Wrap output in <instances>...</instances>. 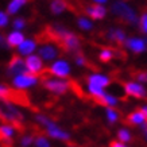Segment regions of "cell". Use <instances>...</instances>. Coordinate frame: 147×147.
<instances>
[{"instance_id":"4dcf8cb0","label":"cell","mask_w":147,"mask_h":147,"mask_svg":"<svg viewBox=\"0 0 147 147\" xmlns=\"http://www.w3.org/2000/svg\"><path fill=\"white\" fill-rule=\"evenodd\" d=\"M7 46V42H5V36L0 32V47H5Z\"/></svg>"},{"instance_id":"484cf974","label":"cell","mask_w":147,"mask_h":147,"mask_svg":"<svg viewBox=\"0 0 147 147\" xmlns=\"http://www.w3.org/2000/svg\"><path fill=\"white\" fill-rule=\"evenodd\" d=\"M32 142H34V136H32V135H24V136H22V139H20V144H22V147L31 146Z\"/></svg>"},{"instance_id":"52a82bcc","label":"cell","mask_w":147,"mask_h":147,"mask_svg":"<svg viewBox=\"0 0 147 147\" xmlns=\"http://www.w3.org/2000/svg\"><path fill=\"white\" fill-rule=\"evenodd\" d=\"M124 92L125 94H128V96H132L135 98H146L147 97V90L144 89V86H142L138 82H132V81H129V82H124Z\"/></svg>"},{"instance_id":"6da1fadb","label":"cell","mask_w":147,"mask_h":147,"mask_svg":"<svg viewBox=\"0 0 147 147\" xmlns=\"http://www.w3.org/2000/svg\"><path fill=\"white\" fill-rule=\"evenodd\" d=\"M0 121L13 127L19 132L24 131V116L13 104L0 98Z\"/></svg>"},{"instance_id":"8992f818","label":"cell","mask_w":147,"mask_h":147,"mask_svg":"<svg viewBox=\"0 0 147 147\" xmlns=\"http://www.w3.org/2000/svg\"><path fill=\"white\" fill-rule=\"evenodd\" d=\"M38 82V77L31 74V73H26V74H19L13 78L12 84L16 89H26L28 86H32Z\"/></svg>"},{"instance_id":"e0dca14e","label":"cell","mask_w":147,"mask_h":147,"mask_svg":"<svg viewBox=\"0 0 147 147\" xmlns=\"http://www.w3.org/2000/svg\"><path fill=\"white\" fill-rule=\"evenodd\" d=\"M66 8H69V1L67 0H54L51 5H50V9H51L53 13H61Z\"/></svg>"},{"instance_id":"f546056e","label":"cell","mask_w":147,"mask_h":147,"mask_svg":"<svg viewBox=\"0 0 147 147\" xmlns=\"http://www.w3.org/2000/svg\"><path fill=\"white\" fill-rule=\"evenodd\" d=\"M109 147H127V146H125L124 143L119 142V140H112L111 144H109Z\"/></svg>"},{"instance_id":"3957f363","label":"cell","mask_w":147,"mask_h":147,"mask_svg":"<svg viewBox=\"0 0 147 147\" xmlns=\"http://www.w3.org/2000/svg\"><path fill=\"white\" fill-rule=\"evenodd\" d=\"M35 119L39 124H42L43 127H45L47 135H50L51 138L58 139V140H63V142H65V140H66V142L67 140H70V135L67 134L66 131H63V129L59 128L53 120H50L47 116L38 113V115L35 116Z\"/></svg>"},{"instance_id":"30bf717a","label":"cell","mask_w":147,"mask_h":147,"mask_svg":"<svg viewBox=\"0 0 147 147\" xmlns=\"http://www.w3.org/2000/svg\"><path fill=\"white\" fill-rule=\"evenodd\" d=\"M84 12L89 16L90 19H94V20H98V19H102L105 16V13H107V9L104 8L101 4H97V3H94V4H90V5H86L84 8Z\"/></svg>"},{"instance_id":"d4e9b609","label":"cell","mask_w":147,"mask_h":147,"mask_svg":"<svg viewBox=\"0 0 147 147\" xmlns=\"http://www.w3.org/2000/svg\"><path fill=\"white\" fill-rule=\"evenodd\" d=\"M78 27L82 30H90L92 28V23L85 18H78Z\"/></svg>"},{"instance_id":"8fae6325","label":"cell","mask_w":147,"mask_h":147,"mask_svg":"<svg viewBox=\"0 0 147 147\" xmlns=\"http://www.w3.org/2000/svg\"><path fill=\"white\" fill-rule=\"evenodd\" d=\"M107 39L112 43H115L117 47H121L127 40L125 39V32L123 30H119V28H111L107 32Z\"/></svg>"},{"instance_id":"cb8c5ba5","label":"cell","mask_w":147,"mask_h":147,"mask_svg":"<svg viewBox=\"0 0 147 147\" xmlns=\"http://www.w3.org/2000/svg\"><path fill=\"white\" fill-rule=\"evenodd\" d=\"M135 80L140 81V82H147V71H143V70H139V71H135L132 74Z\"/></svg>"},{"instance_id":"7a4b0ae2","label":"cell","mask_w":147,"mask_h":147,"mask_svg":"<svg viewBox=\"0 0 147 147\" xmlns=\"http://www.w3.org/2000/svg\"><path fill=\"white\" fill-rule=\"evenodd\" d=\"M0 98H3V100L11 102V104L22 105V107H26V108H32L27 92H24L23 89L11 88L8 85L0 84Z\"/></svg>"},{"instance_id":"ba28073f","label":"cell","mask_w":147,"mask_h":147,"mask_svg":"<svg viewBox=\"0 0 147 147\" xmlns=\"http://www.w3.org/2000/svg\"><path fill=\"white\" fill-rule=\"evenodd\" d=\"M46 71L49 73L50 76H57V77H61V78H65L70 73V66L65 61H57L49 69H46Z\"/></svg>"},{"instance_id":"603a6c76","label":"cell","mask_w":147,"mask_h":147,"mask_svg":"<svg viewBox=\"0 0 147 147\" xmlns=\"http://www.w3.org/2000/svg\"><path fill=\"white\" fill-rule=\"evenodd\" d=\"M107 119L109 123H116V121L119 120V112L115 111L113 108H107Z\"/></svg>"},{"instance_id":"44dd1931","label":"cell","mask_w":147,"mask_h":147,"mask_svg":"<svg viewBox=\"0 0 147 147\" xmlns=\"http://www.w3.org/2000/svg\"><path fill=\"white\" fill-rule=\"evenodd\" d=\"M117 138H119V142L127 143V142H129V140L132 139V136H131V132H129L128 129L121 128V129L117 131Z\"/></svg>"},{"instance_id":"f1b7e54d","label":"cell","mask_w":147,"mask_h":147,"mask_svg":"<svg viewBox=\"0 0 147 147\" xmlns=\"http://www.w3.org/2000/svg\"><path fill=\"white\" fill-rule=\"evenodd\" d=\"M8 24V15L0 11V28H3Z\"/></svg>"},{"instance_id":"836d02e7","label":"cell","mask_w":147,"mask_h":147,"mask_svg":"<svg viewBox=\"0 0 147 147\" xmlns=\"http://www.w3.org/2000/svg\"><path fill=\"white\" fill-rule=\"evenodd\" d=\"M97 4H100V3H104V1H107V0H94Z\"/></svg>"},{"instance_id":"9c48e42d","label":"cell","mask_w":147,"mask_h":147,"mask_svg":"<svg viewBox=\"0 0 147 147\" xmlns=\"http://www.w3.org/2000/svg\"><path fill=\"white\" fill-rule=\"evenodd\" d=\"M24 63H26L27 70L30 71L31 74L36 76V77L39 76V73L43 70L42 59H40V57H38V55H30V57H27V59L24 61Z\"/></svg>"},{"instance_id":"ffe728a7","label":"cell","mask_w":147,"mask_h":147,"mask_svg":"<svg viewBox=\"0 0 147 147\" xmlns=\"http://www.w3.org/2000/svg\"><path fill=\"white\" fill-rule=\"evenodd\" d=\"M28 1V0H12L11 3L8 4L7 7V15H13V13H16L20 9L22 5H24Z\"/></svg>"},{"instance_id":"ac0fdd59","label":"cell","mask_w":147,"mask_h":147,"mask_svg":"<svg viewBox=\"0 0 147 147\" xmlns=\"http://www.w3.org/2000/svg\"><path fill=\"white\" fill-rule=\"evenodd\" d=\"M34 50H35V40L27 39V40H23L22 43L19 45V53L24 54V55L31 54Z\"/></svg>"},{"instance_id":"5b68a950","label":"cell","mask_w":147,"mask_h":147,"mask_svg":"<svg viewBox=\"0 0 147 147\" xmlns=\"http://www.w3.org/2000/svg\"><path fill=\"white\" fill-rule=\"evenodd\" d=\"M7 73H8V76L16 77L19 74H26V73H30V71L27 70L26 63L22 59V57L18 55V54H13L11 59H9L8 65H7Z\"/></svg>"},{"instance_id":"5bb4252c","label":"cell","mask_w":147,"mask_h":147,"mask_svg":"<svg viewBox=\"0 0 147 147\" xmlns=\"http://www.w3.org/2000/svg\"><path fill=\"white\" fill-rule=\"evenodd\" d=\"M39 55L43 58V59H46V61H51V59H54L55 57H58L59 54H58V50L55 49L54 46L46 45L39 49Z\"/></svg>"},{"instance_id":"7402d4cb","label":"cell","mask_w":147,"mask_h":147,"mask_svg":"<svg viewBox=\"0 0 147 147\" xmlns=\"http://www.w3.org/2000/svg\"><path fill=\"white\" fill-rule=\"evenodd\" d=\"M34 142H35V146L36 147H51L50 146V142L46 139V136L43 134H38L35 139H34Z\"/></svg>"},{"instance_id":"7c38bea8","label":"cell","mask_w":147,"mask_h":147,"mask_svg":"<svg viewBox=\"0 0 147 147\" xmlns=\"http://www.w3.org/2000/svg\"><path fill=\"white\" fill-rule=\"evenodd\" d=\"M124 45L127 46L131 51H134V53H136V54H140L146 50V40H142V39H139V38L127 39Z\"/></svg>"},{"instance_id":"9a60e30c","label":"cell","mask_w":147,"mask_h":147,"mask_svg":"<svg viewBox=\"0 0 147 147\" xmlns=\"http://www.w3.org/2000/svg\"><path fill=\"white\" fill-rule=\"evenodd\" d=\"M125 123L127 124H132V125H140L142 123H144V115L142 113L140 109H136V111L129 113L125 117Z\"/></svg>"},{"instance_id":"4316f807","label":"cell","mask_w":147,"mask_h":147,"mask_svg":"<svg viewBox=\"0 0 147 147\" xmlns=\"http://www.w3.org/2000/svg\"><path fill=\"white\" fill-rule=\"evenodd\" d=\"M139 27L144 34H147V12H144L140 18V23H139Z\"/></svg>"},{"instance_id":"83f0119b","label":"cell","mask_w":147,"mask_h":147,"mask_svg":"<svg viewBox=\"0 0 147 147\" xmlns=\"http://www.w3.org/2000/svg\"><path fill=\"white\" fill-rule=\"evenodd\" d=\"M12 24H13V28H15V30H22L23 27L26 26V22H24L23 18H18V19L13 20Z\"/></svg>"},{"instance_id":"d6986e66","label":"cell","mask_w":147,"mask_h":147,"mask_svg":"<svg viewBox=\"0 0 147 147\" xmlns=\"http://www.w3.org/2000/svg\"><path fill=\"white\" fill-rule=\"evenodd\" d=\"M113 57H115V47H104L101 53L98 54V59L104 63L109 62Z\"/></svg>"},{"instance_id":"1f68e13d","label":"cell","mask_w":147,"mask_h":147,"mask_svg":"<svg viewBox=\"0 0 147 147\" xmlns=\"http://www.w3.org/2000/svg\"><path fill=\"white\" fill-rule=\"evenodd\" d=\"M140 128H142V132H143V135H144V138L147 139V123L146 121L140 124Z\"/></svg>"},{"instance_id":"277c9868","label":"cell","mask_w":147,"mask_h":147,"mask_svg":"<svg viewBox=\"0 0 147 147\" xmlns=\"http://www.w3.org/2000/svg\"><path fill=\"white\" fill-rule=\"evenodd\" d=\"M112 11L116 16L119 18L121 23H127V24H134L136 22V15L128 5L123 3V1H117L112 5Z\"/></svg>"},{"instance_id":"4fadbf2b","label":"cell","mask_w":147,"mask_h":147,"mask_svg":"<svg viewBox=\"0 0 147 147\" xmlns=\"http://www.w3.org/2000/svg\"><path fill=\"white\" fill-rule=\"evenodd\" d=\"M86 82H88V85H92V86H98V88H105V86H108L109 85V78L105 76H101V74H90V76H88V78H86Z\"/></svg>"},{"instance_id":"2e32d148","label":"cell","mask_w":147,"mask_h":147,"mask_svg":"<svg viewBox=\"0 0 147 147\" xmlns=\"http://www.w3.org/2000/svg\"><path fill=\"white\" fill-rule=\"evenodd\" d=\"M23 40H24V36H23L22 32L13 31L7 36L5 42H7V46H9V47H16V46H19L22 43Z\"/></svg>"},{"instance_id":"d6a6232c","label":"cell","mask_w":147,"mask_h":147,"mask_svg":"<svg viewBox=\"0 0 147 147\" xmlns=\"http://www.w3.org/2000/svg\"><path fill=\"white\" fill-rule=\"evenodd\" d=\"M140 111H142V113H143V115H144V121H146V123H147V105H144V107H142V109H140Z\"/></svg>"}]
</instances>
